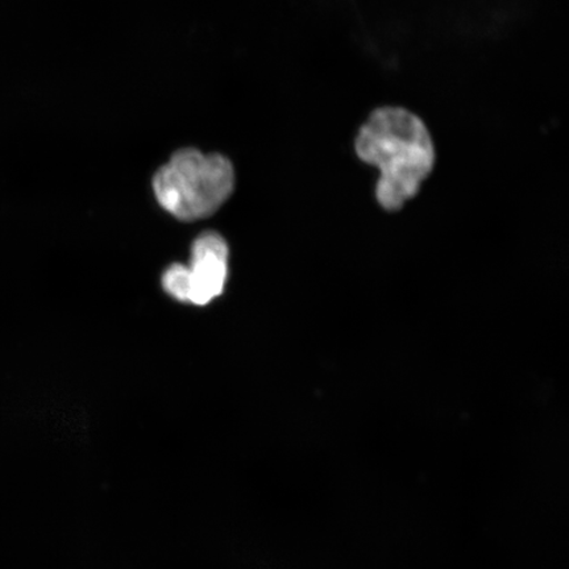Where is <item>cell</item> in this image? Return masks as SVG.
<instances>
[{
  "mask_svg": "<svg viewBox=\"0 0 569 569\" xmlns=\"http://www.w3.org/2000/svg\"><path fill=\"white\" fill-rule=\"evenodd\" d=\"M358 158L380 170L377 201L388 211L415 198L436 163V148L422 119L402 107H380L355 140Z\"/></svg>",
  "mask_w": 569,
  "mask_h": 569,
  "instance_id": "6da1fadb",
  "label": "cell"
},
{
  "mask_svg": "<svg viewBox=\"0 0 569 569\" xmlns=\"http://www.w3.org/2000/svg\"><path fill=\"white\" fill-rule=\"evenodd\" d=\"M232 163L218 153L181 149L153 177V191L161 208L182 222L209 218L232 194Z\"/></svg>",
  "mask_w": 569,
  "mask_h": 569,
  "instance_id": "7a4b0ae2",
  "label": "cell"
},
{
  "mask_svg": "<svg viewBox=\"0 0 569 569\" xmlns=\"http://www.w3.org/2000/svg\"><path fill=\"white\" fill-rule=\"evenodd\" d=\"M229 259L230 248L222 234L206 231L191 247L190 266H170L162 274V288L177 301L209 305L224 293Z\"/></svg>",
  "mask_w": 569,
  "mask_h": 569,
  "instance_id": "3957f363",
  "label": "cell"
}]
</instances>
